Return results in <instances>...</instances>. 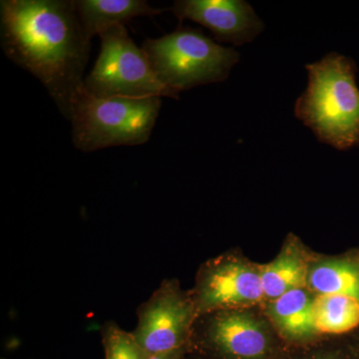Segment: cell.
Returning a JSON list of instances; mask_svg holds the SVG:
<instances>
[{"label": "cell", "mask_w": 359, "mask_h": 359, "mask_svg": "<svg viewBox=\"0 0 359 359\" xmlns=\"http://www.w3.org/2000/svg\"><path fill=\"white\" fill-rule=\"evenodd\" d=\"M327 359H346V358H330Z\"/></svg>", "instance_id": "cell-17"}, {"label": "cell", "mask_w": 359, "mask_h": 359, "mask_svg": "<svg viewBox=\"0 0 359 359\" xmlns=\"http://www.w3.org/2000/svg\"></svg>", "instance_id": "cell-18"}, {"label": "cell", "mask_w": 359, "mask_h": 359, "mask_svg": "<svg viewBox=\"0 0 359 359\" xmlns=\"http://www.w3.org/2000/svg\"><path fill=\"white\" fill-rule=\"evenodd\" d=\"M264 295L276 299L290 290L302 289L308 282L309 273L301 257L285 252L262 271Z\"/></svg>", "instance_id": "cell-14"}, {"label": "cell", "mask_w": 359, "mask_h": 359, "mask_svg": "<svg viewBox=\"0 0 359 359\" xmlns=\"http://www.w3.org/2000/svg\"><path fill=\"white\" fill-rule=\"evenodd\" d=\"M142 49L161 83L177 94L224 81L240 60L235 49L183 26L159 39H146Z\"/></svg>", "instance_id": "cell-4"}, {"label": "cell", "mask_w": 359, "mask_h": 359, "mask_svg": "<svg viewBox=\"0 0 359 359\" xmlns=\"http://www.w3.org/2000/svg\"><path fill=\"white\" fill-rule=\"evenodd\" d=\"M162 98H97L82 86L71 105L72 142L84 153L147 143Z\"/></svg>", "instance_id": "cell-3"}, {"label": "cell", "mask_w": 359, "mask_h": 359, "mask_svg": "<svg viewBox=\"0 0 359 359\" xmlns=\"http://www.w3.org/2000/svg\"><path fill=\"white\" fill-rule=\"evenodd\" d=\"M271 316L278 330L290 339H308L318 334L314 299L304 287L290 290L275 299L271 306Z\"/></svg>", "instance_id": "cell-11"}, {"label": "cell", "mask_w": 359, "mask_h": 359, "mask_svg": "<svg viewBox=\"0 0 359 359\" xmlns=\"http://www.w3.org/2000/svg\"><path fill=\"white\" fill-rule=\"evenodd\" d=\"M192 316L190 304L165 294L146 309L134 339L148 355L173 353L181 346Z\"/></svg>", "instance_id": "cell-7"}, {"label": "cell", "mask_w": 359, "mask_h": 359, "mask_svg": "<svg viewBox=\"0 0 359 359\" xmlns=\"http://www.w3.org/2000/svg\"><path fill=\"white\" fill-rule=\"evenodd\" d=\"M264 295L261 275L241 263H226L205 278L201 301L207 308L247 306Z\"/></svg>", "instance_id": "cell-8"}, {"label": "cell", "mask_w": 359, "mask_h": 359, "mask_svg": "<svg viewBox=\"0 0 359 359\" xmlns=\"http://www.w3.org/2000/svg\"><path fill=\"white\" fill-rule=\"evenodd\" d=\"M98 36L100 53L83 82L88 93L97 98L179 99V94L161 83L143 49L137 46L124 25L108 28Z\"/></svg>", "instance_id": "cell-5"}, {"label": "cell", "mask_w": 359, "mask_h": 359, "mask_svg": "<svg viewBox=\"0 0 359 359\" xmlns=\"http://www.w3.org/2000/svg\"><path fill=\"white\" fill-rule=\"evenodd\" d=\"M146 359H178V353L173 351V353L153 354V355H148Z\"/></svg>", "instance_id": "cell-16"}, {"label": "cell", "mask_w": 359, "mask_h": 359, "mask_svg": "<svg viewBox=\"0 0 359 359\" xmlns=\"http://www.w3.org/2000/svg\"><path fill=\"white\" fill-rule=\"evenodd\" d=\"M73 6L85 34L91 40L113 26H125L135 18L155 16L164 11L146 0H73Z\"/></svg>", "instance_id": "cell-10"}, {"label": "cell", "mask_w": 359, "mask_h": 359, "mask_svg": "<svg viewBox=\"0 0 359 359\" xmlns=\"http://www.w3.org/2000/svg\"><path fill=\"white\" fill-rule=\"evenodd\" d=\"M0 42L6 57L37 78L70 120L91 50L73 0H1Z\"/></svg>", "instance_id": "cell-1"}, {"label": "cell", "mask_w": 359, "mask_h": 359, "mask_svg": "<svg viewBox=\"0 0 359 359\" xmlns=\"http://www.w3.org/2000/svg\"><path fill=\"white\" fill-rule=\"evenodd\" d=\"M316 332L344 334L359 328V302L344 295L320 294L314 299Z\"/></svg>", "instance_id": "cell-13"}, {"label": "cell", "mask_w": 359, "mask_h": 359, "mask_svg": "<svg viewBox=\"0 0 359 359\" xmlns=\"http://www.w3.org/2000/svg\"><path fill=\"white\" fill-rule=\"evenodd\" d=\"M169 11L180 22L192 20L208 28L222 43H250L264 27L244 0H177Z\"/></svg>", "instance_id": "cell-6"}, {"label": "cell", "mask_w": 359, "mask_h": 359, "mask_svg": "<svg viewBox=\"0 0 359 359\" xmlns=\"http://www.w3.org/2000/svg\"><path fill=\"white\" fill-rule=\"evenodd\" d=\"M309 83L294 114L318 140L337 150L359 145V88L356 66L339 53L306 66Z\"/></svg>", "instance_id": "cell-2"}, {"label": "cell", "mask_w": 359, "mask_h": 359, "mask_svg": "<svg viewBox=\"0 0 359 359\" xmlns=\"http://www.w3.org/2000/svg\"><path fill=\"white\" fill-rule=\"evenodd\" d=\"M308 283L320 294L344 295L359 302V259H330L316 264Z\"/></svg>", "instance_id": "cell-12"}, {"label": "cell", "mask_w": 359, "mask_h": 359, "mask_svg": "<svg viewBox=\"0 0 359 359\" xmlns=\"http://www.w3.org/2000/svg\"><path fill=\"white\" fill-rule=\"evenodd\" d=\"M107 359H146L148 354L139 346L134 337L125 332H111L106 342Z\"/></svg>", "instance_id": "cell-15"}, {"label": "cell", "mask_w": 359, "mask_h": 359, "mask_svg": "<svg viewBox=\"0 0 359 359\" xmlns=\"http://www.w3.org/2000/svg\"><path fill=\"white\" fill-rule=\"evenodd\" d=\"M215 344L235 359H262L269 351L263 325L250 314L230 313L219 316L212 330Z\"/></svg>", "instance_id": "cell-9"}]
</instances>
